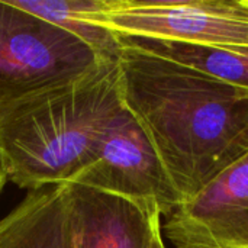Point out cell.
<instances>
[{"label":"cell","mask_w":248,"mask_h":248,"mask_svg":"<svg viewBox=\"0 0 248 248\" xmlns=\"http://www.w3.org/2000/svg\"><path fill=\"white\" fill-rule=\"evenodd\" d=\"M124 105L154 147L180 202L199 192L248 138V92L119 38Z\"/></svg>","instance_id":"1"},{"label":"cell","mask_w":248,"mask_h":248,"mask_svg":"<svg viewBox=\"0 0 248 248\" xmlns=\"http://www.w3.org/2000/svg\"><path fill=\"white\" fill-rule=\"evenodd\" d=\"M122 108L118 58L1 105L0 155L7 180L31 192L74 183Z\"/></svg>","instance_id":"2"},{"label":"cell","mask_w":248,"mask_h":248,"mask_svg":"<svg viewBox=\"0 0 248 248\" xmlns=\"http://www.w3.org/2000/svg\"><path fill=\"white\" fill-rule=\"evenodd\" d=\"M118 55L0 0V106L77 80Z\"/></svg>","instance_id":"3"},{"label":"cell","mask_w":248,"mask_h":248,"mask_svg":"<svg viewBox=\"0 0 248 248\" xmlns=\"http://www.w3.org/2000/svg\"><path fill=\"white\" fill-rule=\"evenodd\" d=\"M86 22L118 38L248 49V0H99Z\"/></svg>","instance_id":"4"},{"label":"cell","mask_w":248,"mask_h":248,"mask_svg":"<svg viewBox=\"0 0 248 248\" xmlns=\"http://www.w3.org/2000/svg\"><path fill=\"white\" fill-rule=\"evenodd\" d=\"M161 230L176 248H248V138Z\"/></svg>","instance_id":"5"},{"label":"cell","mask_w":248,"mask_h":248,"mask_svg":"<svg viewBox=\"0 0 248 248\" xmlns=\"http://www.w3.org/2000/svg\"><path fill=\"white\" fill-rule=\"evenodd\" d=\"M74 183L157 205L161 217L180 203L147 134L125 105L100 141L94 160Z\"/></svg>","instance_id":"6"},{"label":"cell","mask_w":248,"mask_h":248,"mask_svg":"<svg viewBox=\"0 0 248 248\" xmlns=\"http://www.w3.org/2000/svg\"><path fill=\"white\" fill-rule=\"evenodd\" d=\"M73 248H148L161 227L157 205L140 203L83 185H65Z\"/></svg>","instance_id":"7"},{"label":"cell","mask_w":248,"mask_h":248,"mask_svg":"<svg viewBox=\"0 0 248 248\" xmlns=\"http://www.w3.org/2000/svg\"><path fill=\"white\" fill-rule=\"evenodd\" d=\"M0 248H73L67 186L29 192L22 203L0 219Z\"/></svg>","instance_id":"8"},{"label":"cell","mask_w":248,"mask_h":248,"mask_svg":"<svg viewBox=\"0 0 248 248\" xmlns=\"http://www.w3.org/2000/svg\"><path fill=\"white\" fill-rule=\"evenodd\" d=\"M124 39L132 41L151 54L248 92V49L246 48L205 46L158 39Z\"/></svg>","instance_id":"9"},{"label":"cell","mask_w":248,"mask_h":248,"mask_svg":"<svg viewBox=\"0 0 248 248\" xmlns=\"http://www.w3.org/2000/svg\"><path fill=\"white\" fill-rule=\"evenodd\" d=\"M12 3L74 32L109 55L119 54L121 42L116 35L86 22V17L96 9L99 0H12Z\"/></svg>","instance_id":"10"},{"label":"cell","mask_w":248,"mask_h":248,"mask_svg":"<svg viewBox=\"0 0 248 248\" xmlns=\"http://www.w3.org/2000/svg\"><path fill=\"white\" fill-rule=\"evenodd\" d=\"M148 248H166V244H164V238H163V230L161 227L154 232L153 235V240L150 243V247Z\"/></svg>","instance_id":"11"},{"label":"cell","mask_w":248,"mask_h":248,"mask_svg":"<svg viewBox=\"0 0 248 248\" xmlns=\"http://www.w3.org/2000/svg\"><path fill=\"white\" fill-rule=\"evenodd\" d=\"M7 177H6V171H4V166H3V160H1V155H0V192L6 183Z\"/></svg>","instance_id":"12"}]
</instances>
